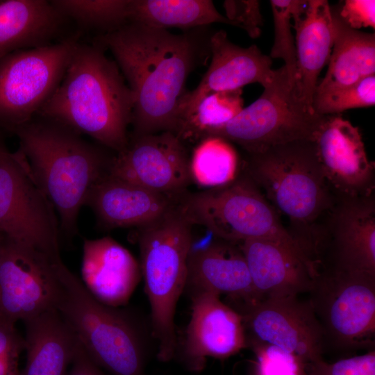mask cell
<instances>
[{
	"label": "cell",
	"mask_w": 375,
	"mask_h": 375,
	"mask_svg": "<svg viewBox=\"0 0 375 375\" xmlns=\"http://www.w3.org/2000/svg\"><path fill=\"white\" fill-rule=\"evenodd\" d=\"M308 293L325 351L374 350L375 275L323 269Z\"/></svg>",
	"instance_id": "cell-9"
},
{
	"label": "cell",
	"mask_w": 375,
	"mask_h": 375,
	"mask_svg": "<svg viewBox=\"0 0 375 375\" xmlns=\"http://www.w3.org/2000/svg\"><path fill=\"white\" fill-rule=\"evenodd\" d=\"M239 244L249 269L256 302L268 297L308 293L319 273L297 245L260 238Z\"/></svg>",
	"instance_id": "cell-18"
},
{
	"label": "cell",
	"mask_w": 375,
	"mask_h": 375,
	"mask_svg": "<svg viewBox=\"0 0 375 375\" xmlns=\"http://www.w3.org/2000/svg\"><path fill=\"white\" fill-rule=\"evenodd\" d=\"M24 323L26 362L19 375H67L79 340L58 309Z\"/></svg>",
	"instance_id": "cell-24"
},
{
	"label": "cell",
	"mask_w": 375,
	"mask_h": 375,
	"mask_svg": "<svg viewBox=\"0 0 375 375\" xmlns=\"http://www.w3.org/2000/svg\"><path fill=\"white\" fill-rule=\"evenodd\" d=\"M334 41L328 68L315 94L352 85L375 74V35L347 26L332 12Z\"/></svg>",
	"instance_id": "cell-26"
},
{
	"label": "cell",
	"mask_w": 375,
	"mask_h": 375,
	"mask_svg": "<svg viewBox=\"0 0 375 375\" xmlns=\"http://www.w3.org/2000/svg\"><path fill=\"white\" fill-rule=\"evenodd\" d=\"M12 130L31 174L57 213L60 233L74 237L80 210L92 189L109 174L115 155L43 117Z\"/></svg>",
	"instance_id": "cell-3"
},
{
	"label": "cell",
	"mask_w": 375,
	"mask_h": 375,
	"mask_svg": "<svg viewBox=\"0 0 375 375\" xmlns=\"http://www.w3.org/2000/svg\"><path fill=\"white\" fill-rule=\"evenodd\" d=\"M337 15L351 28L372 27L374 29L375 1L346 0Z\"/></svg>",
	"instance_id": "cell-37"
},
{
	"label": "cell",
	"mask_w": 375,
	"mask_h": 375,
	"mask_svg": "<svg viewBox=\"0 0 375 375\" xmlns=\"http://www.w3.org/2000/svg\"><path fill=\"white\" fill-rule=\"evenodd\" d=\"M210 235L199 244L192 240L184 292L189 296L205 291L225 294L238 312L256 302L245 258L240 244Z\"/></svg>",
	"instance_id": "cell-17"
},
{
	"label": "cell",
	"mask_w": 375,
	"mask_h": 375,
	"mask_svg": "<svg viewBox=\"0 0 375 375\" xmlns=\"http://www.w3.org/2000/svg\"><path fill=\"white\" fill-rule=\"evenodd\" d=\"M244 172L274 210L293 224L294 239L306 256L319 263L322 242L314 226L332 215L338 200L322 171L312 140H299L248 154Z\"/></svg>",
	"instance_id": "cell-4"
},
{
	"label": "cell",
	"mask_w": 375,
	"mask_h": 375,
	"mask_svg": "<svg viewBox=\"0 0 375 375\" xmlns=\"http://www.w3.org/2000/svg\"><path fill=\"white\" fill-rule=\"evenodd\" d=\"M211 34L207 26L174 34L128 22L96 38L111 51L133 94L132 136L176 134L186 81L210 55Z\"/></svg>",
	"instance_id": "cell-1"
},
{
	"label": "cell",
	"mask_w": 375,
	"mask_h": 375,
	"mask_svg": "<svg viewBox=\"0 0 375 375\" xmlns=\"http://www.w3.org/2000/svg\"><path fill=\"white\" fill-rule=\"evenodd\" d=\"M313 142L324 178L338 200L372 196L374 162L358 127L338 115H325Z\"/></svg>",
	"instance_id": "cell-16"
},
{
	"label": "cell",
	"mask_w": 375,
	"mask_h": 375,
	"mask_svg": "<svg viewBox=\"0 0 375 375\" xmlns=\"http://www.w3.org/2000/svg\"><path fill=\"white\" fill-rule=\"evenodd\" d=\"M191 315L174 358L188 371H203L208 358L225 359L247 348L241 315L211 291L190 295Z\"/></svg>",
	"instance_id": "cell-15"
},
{
	"label": "cell",
	"mask_w": 375,
	"mask_h": 375,
	"mask_svg": "<svg viewBox=\"0 0 375 375\" xmlns=\"http://www.w3.org/2000/svg\"><path fill=\"white\" fill-rule=\"evenodd\" d=\"M80 33L0 60V123L12 128L33 119L60 84Z\"/></svg>",
	"instance_id": "cell-11"
},
{
	"label": "cell",
	"mask_w": 375,
	"mask_h": 375,
	"mask_svg": "<svg viewBox=\"0 0 375 375\" xmlns=\"http://www.w3.org/2000/svg\"><path fill=\"white\" fill-rule=\"evenodd\" d=\"M128 22L188 31L223 23L237 26L220 14L210 0H128Z\"/></svg>",
	"instance_id": "cell-27"
},
{
	"label": "cell",
	"mask_w": 375,
	"mask_h": 375,
	"mask_svg": "<svg viewBox=\"0 0 375 375\" xmlns=\"http://www.w3.org/2000/svg\"><path fill=\"white\" fill-rule=\"evenodd\" d=\"M66 19L50 1H0V60L17 51L52 44Z\"/></svg>",
	"instance_id": "cell-25"
},
{
	"label": "cell",
	"mask_w": 375,
	"mask_h": 375,
	"mask_svg": "<svg viewBox=\"0 0 375 375\" xmlns=\"http://www.w3.org/2000/svg\"><path fill=\"white\" fill-rule=\"evenodd\" d=\"M81 276L83 285L96 300L119 308L128 302L142 274L131 253L106 236L84 240Z\"/></svg>",
	"instance_id": "cell-20"
},
{
	"label": "cell",
	"mask_w": 375,
	"mask_h": 375,
	"mask_svg": "<svg viewBox=\"0 0 375 375\" xmlns=\"http://www.w3.org/2000/svg\"><path fill=\"white\" fill-rule=\"evenodd\" d=\"M331 269L375 275V205L372 196L342 200L333 212Z\"/></svg>",
	"instance_id": "cell-22"
},
{
	"label": "cell",
	"mask_w": 375,
	"mask_h": 375,
	"mask_svg": "<svg viewBox=\"0 0 375 375\" xmlns=\"http://www.w3.org/2000/svg\"><path fill=\"white\" fill-rule=\"evenodd\" d=\"M262 94L228 122L208 131L241 147L248 154L299 140H312L325 115L299 97L283 65L275 69Z\"/></svg>",
	"instance_id": "cell-8"
},
{
	"label": "cell",
	"mask_w": 375,
	"mask_h": 375,
	"mask_svg": "<svg viewBox=\"0 0 375 375\" xmlns=\"http://www.w3.org/2000/svg\"><path fill=\"white\" fill-rule=\"evenodd\" d=\"M65 266L0 233V314L24 322L56 308Z\"/></svg>",
	"instance_id": "cell-12"
},
{
	"label": "cell",
	"mask_w": 375,
	"mask_h": 375,
	"mask_svg": "<svg viewBox=\"0 0 375 375\" xmlns=\"http://www.w3.org/2000/svg\"><path fill=\"white\" fill-rule=\"evenodd\" d=\"M192 226L177 203L156 219L137 228L141 274L151 308L150 328L160 362L174 358V317L185 287Z\"/></svg>",
	"instance_id": "cell-6"
},
{
	"label": "cell",
	"mask_w": 375,
	"mask_h": 375,
	"mask_svg": "<svg viewBox=\"0 0 375 375\" xmlns=\"http://www.w3.org/2000/svg\"><path fill=\"white\" fill-rule=\"evenodd\" d=\"M180 198L149 190L109 174L92 189L85 205L92 210L98 225L103 228H139L167 212Z\"/></svg>",
	"instance_id": "cell-21"
},
{
	"label": "cell",
	"mask_w": 375,
	"mask_h": 375,
	"mask_svg": "<svg viewBox=\"0 0 375 375\" xmlns=\"http://www.w3.org/2000/svg\"><path fill=\"white\" fill-rule=\"evenodd\" d=\"M55 8L81 26L104 34L128 23V0H53Z\"/></svg>",
	"instance_id": "cell-30"
},
{
	"label": "cell",
	"mask_w": 375,
	"mask_h": 375,
	"mask_svg": "<svg viewBox=\"0 0 375 375\" xmlns=\"http://www.w3.org/2000/svg\"><path fill=\"white\" fill-rule=\"evenodd\" d=\"M15 323L0 314V375L20 374L19 359L25 341Z\"/></svg>",
	"instance_id": "cell-35"
},
{
	"label": "cell",
	"mask_w": 375,
	"mask_h": 375,
	"mask_svg": "<svg viewBox=\"0 0 375 375\" xmlns=\"http://www.w3.org/2000/svg\"><path fill=\"white\" fill-rule=\"evenodd\" d=\"M240 159L228 140L217 136L203 138L190 158L192 181L207 189L225 185L239 175Z\"/></svg>",
	"instance_id": "cell-28"
},
{
	"label": "cell",
	"mask_w": 375,
	"mask_h": 375,
	"mask_svg": "<svg viewBox=\"0 0 375 375\" xmlns=\"http://www.w3.org/2000/svg\"><path fill=\"white\" fill-rule=\"evenodd\" d=\"M133 94L117 62L97 43L78 42L65 74L38 112L118 153L127 146Z\"/></svg>",
	"instance_id": "cell-2"
},
{
	"label": "cell",
	"mask_w": 375,
	"mask_h": 375,
	"mask_svg": "<svg viewBox=\"0 0 375 375\" xmlns=\"http://www.w3.org/2000/svg\"><path fill=\"white\" fill-rule=\"evenodd\" d=\"M211 62L197 88L186 92L178 106V127L206 95L219 91L242 89L258 83L263 87L272 80V59L253 44L247 48L231 42L223 31L210 38Z\"/></svg>",
	"instance_id": "cell-19"
},
{
	"label": "cell",
	"mask_w": 375,
	"mask_h": 375,
	"mask_svg": "<svg viewBox=\"0 0 375 375\" xmlns=\"http://www.w3.org/2000/svg\"><path fill=\"white\" fill-rule=\"evenodd\" d=\"M292 27L296 30L297 69L294 88L311 110L318 76L329 61L334 29L332 11L326 0L308 1L303 16Z\"/></svg>",
	"instance_id": "cell-23"
},
{
	"label": "cell",
	"mask_w": 375,
	"mask_h": 375,
	"mask_svg": "<svg viewBox=\"0 0 375 375\" xmlns=\"http://www.w3.org/2000/svg\"><path fill=\"white\" fill-rule=\"evenodd\" d=\"M242 89H236L206 95L181 123L176 135L183 142L200 141L208 131L222 126L242 111Z\"/></svg>",
	"instance_id": "cell-29"
},
{
	"label": "cell",
	"mask_w": 375,
	"mask_h": 375,
	"mask_svg": "<svg viewBox=\"0 0 375 375\" xmlns=\"http://www.w3.org/2000/svg\"><path fill=\"white\" fill-rule=\"evenodd\" d=\"M308 375H375V350L333 362L324 358L307 364Z\"/></svg>",
	"instance_id": "cell-34"
},
{
	"label": "cell",
	"mask_w": 375,
	"mask_h": 375,
	"mask_svg": "<svg viewBox=\"0 0 375 375\" xmlns=\"http://www.w3.org/2000/svg\"><path fill=\"white\" fill-rule=\"evenodd\" d=\"M67 375H108L89 356L78 343Z\"/></svg>",
	"instance_id": "cell-38"
},
{
	"label": "cell",
	"mask_w": 375,
	"mask_h": 375,
	"mask_svg": "<svg viewBox=\"0 0 375 375\" xmlns=\"http://www.w3.org/2000/svg\"><path fill=\"white\" fill-rule=\"evenodd\" d=\"M0 233L35 249L57 264L60 229L57 213L18 150L0 144Z\"/></svg>",
	"instance_id": "cell-10"
},
{
	"label": "cell",
	"mask_w": 375,
	"mask_h": 375,
	"mask_svg": "<svg viewBox=\"0 0 375 375\" xmlns=\"http://www.w3.org/2000/svg\"><path fill=\"white\" fill-rule=\"evenodd\" d=\"M247 340L274 345L306 363L324 358L323 333L309 300L268 297L239 310Z\"/></svg>",
	"instance_id": "cell-13"
},
{
	"label": "cell",
	"mask_w": 375,
	"mask_h": 375,
	"mask_svg": "<svg viewBox=\"0 0 375 375\" xmlns=\"http://www.w3.org/2000/svg\"><path fill=\"white\" fill-rule=\"evenodd\" d=\"M59 275L56 308L92 360L111 375H147L152 335L142 321L129 310L99 302L66 266Z\"/></svg>",
	"instance_id": "cell-5"
},
{
	"label": "cell",
	"mask_w": 375,
	"mask_h": 375,
	"mask_svg": "<svg viewBox=\"0 0 375 375\" xmlns=\"http://www.w3.org/2000/svg\"><path fill=\"white\" fill-rule=\"evenodd\" d=\"M223 6L226 17L244 29L249 37L258 38L262 25L260 1L256 0H226Z\"/></svg>",
	"instance_id": "cell-36"
},
{
	"label": "cell",
	"mask_w": 375,
	"mask_h": 375,
	"mask_svg": "<svg viewBox=\"0 0 375 375\" xmlns=\"http://www.w3.org/2000/svg\"><path fill=\"white\" fill-rule=\"evenodd\" d=\"M247 342L253 353L248 375H308V363L300 357L272 344Z\"/></svg>",
	"instance_id": "cell-32"
},
{
	"label": "cell",
	"mask_w": 375,
	"mask_h": 375,
	"mask_svg": "<svg viewBox=\"0 0 375 375\" xmlns=\"http://www.w3.org/2000/svg\"><path fill=\"white\" fill-rule=\"evenodd\" d=\"M109 174L175 198L187 192L192 181L184 142L171 132L129 138L114 156Z\"/></svg>",
	"instance_id": "cell-14"
},
{
	"label": "cell",
	"mask_w": 375,
	"mask_h": 375,
	"mask_svg": "<svg viewBox=\"0 0 375 375\" xmlns=\"http://www.w3.org/2000/svg\"><path fill=\"white\" fill-rule=\"evenodd\" d=\"M375 104V75L337 90L314 95L313 110L320 115H334L344 110Z\"/></svg>",
	"instance_id": "cell-33"
},
{
	"label": "cell",
	"mask_w": 375,
	"mask_h": 375,
	"mask_svg": "<svg viewBox=\"0 0 375 375\" xmlns=\"http://www.w3.org/2000/svg\"><path fill=\"white\" fill-rule=\"evenodd\" d=\"M308 1L271 0L274 24V40L270 51L271 58H281L285 65L290 83L294 86L297 69V51L292 24L298 21L306 10Z\"/></svg>",
	"instance_id": "cell-31"
},
{
	"label": "cell",
	"mask_w": 375,
	"mask_h": 375,
	"mask_svg": "<svg viewBox=\"0 0 375 375\" xmlns=\"http://www.w3.org/2000/svg\"><path fill=\"white\" fill-rule=\"evenodd\" d=\"M178 206L192 225L202 226L222 240L239 244L248 239H268L301 248L282 224L279 215L244 172L225 185L185 192Z\"/></svg>",
	"instance_id": "cell-7"
}]
</instances>
